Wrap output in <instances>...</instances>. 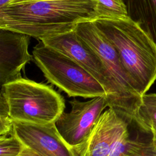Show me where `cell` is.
Listing matches in <instances>:
<instances>
[{
  "label": "cell",
  "mask_w": 156,
  "mask_h": 156,
  "mask_svg": "<svg viewBox=\"0 0 156 156\" xmlns=\"http://www.w3.org/2000/svg\"><path fill=\"white\" fill-rule=\"evenodd\" d=\"M97 0L35 1L0 7V29L43 39L74 30L97 17Z\"/></svg>",
  "instance_id": "6da1fadb"
},
{
  "label": "cell",
  "mask_w": 156,
  "mask_h": 156,
  "mask_svg": "<svg viewBox=\"0 0 156 156\" xmlns=\"http://www.w3.org/2000/svg\"><path fill=\"white\" fill-rule=\"evenodd\" d=\"M93 21L116 48L138 92L146 93L156 80V43L129 17Z\"/></svg>",
  "instance_id": "7a4b0ae2"
},
{
  "label": "cell",
  "mask_w": 156,
  "mask_h": 156,
  "mask_svg": "<svg viewBox=\"0 0 156 156\" xmlns=\"http://www.w3.org/2000/svg\"><path fill=\"white\" fill-rule=\"evenodd\" d=\"M10 115L14 121L49 124L55 123L64 112L63 97L46 83L20 78L1 86Z\"/></svg>",
  "instance_id": "3957f363"
},
{
  "label": "cell",
  "mask_w": 156,
  "mask_h": 156,
  "mask_svg": "<svg viewBox=\"0 0 156 156\" xmlns=\"http://www.w3.org/2000/svg\"><path fill=\"white\" fill-rule=\"evenodd\" d=\"M74 31L93 49L108 71L116 91L113 109L128 122H132L142 96L125 71L116 48L93 20L79 23Z\"/></svg>",
  "instance_id": "277c9868"
},
{
  "label": "cell",
  "mask_w": 156,
  "mask_h": 156,
  "mask_svg": "<svg viewBox=\"0 0 156 156\" xmlns=\"http://www.w3.org/2000/svg\"><path fill=\"white\" fill-rule=\"evenodd\" d=\"M32 56L48 81L69 97L87 99L107 96L102 84L85 68L41 41L34 47Z\"/></svg>",
  "instance_id": "5b68a950"
},
{
  "label": "cell",
  "mask_w": 156,
  "mask_h": 156,
  "mask_svg": "<svg viewBox=\"0 0 156 156\" xmlns=\"http://www.w3.org/2000/svg\"><path fill=\"white\" fill-rule=\"evenodd\" d=\"M41 41L46 46L68 57L95 77L107 93L108 108H114L116 91L108 71L96 54L74 30L45 38Z\"/></svg>",
  "instance_id": "8992f818"
},
{
  "label": "cell",
  "mask_w": 156,
  "mask_h": 156,
  "mask_svg": "<svg viewBox=\"0 0 156 156\" xmlns=\"http://www.w3.org/2000/svg\"><path fill=\"white\" fill-rule=\"evenodd\" d=\"M71 110L63 112L55 122L60 135L73 149L82 145L109 103L107 95L87 101H69Z\"/></svg>",
  "instance_id": "52a82bcc"
},
{
  "label": "cell",
  "mask_w": 156,
  "mask_h": 156,
  "mask_svg": "<svg viewBox=\"0 0 156 156\" xmlns=\"http://www.w3.org/2000/svg\"><path fill=\"white\" fill-rule=\"evenodd\" d=\"M13 133L40 156H76L58 132L55 123L37 124L13 121Z\"/></svg>",
  "instance_id": "ba28073f"
},
{
  "label": "cell",
  "mask_w": 156,
  "mask_h": 156,
  "mask_svg": "<svg viewBox=\"0 0 156 156\" xmlns=\"http://www.w3.org/2000/svg\"><path fill=\"white\" fill-rule=\"evenodd\" d=\"M128 132V122L108 108L102 113L87 140L74 151L76 156H109L117 141Z\"/></svg>",
  "instance_id": "9c48e42d"
},
{
  "label": "cell",
  "mask_w": 156,
  "mask_h": 156,
  "mask_svg": "<svg viewBox=\"0 0 156 156\" xmlns=\"http://www.w3.org/2000/svg\"><path fill=\"white\" fill-rule=\"evenodd\" d=\"M30 36L0 29L1 85L21 78V71L33 60L28 51Z\"/></svg>",
  "instance_id": "30bf717a"
},
{
  "label": "cell",
  "mask_w": 156,
  "mask_h": 156,
  "mask_svg": "<svg viewBox=\"0 0 156 156\" xmlns=\"http://www.w3.org/2000/svg\"><path fill=\"white\" fill-rule=\"evenodd\" d=\"M129 18L156 43V0H122Z\"/></svg>",
  "instance_id": "8fae6325"
},
{
  "label": "cell",
  "mask_w": 156,
  "mask_h": 156,
  "mask_svg": "<svg viewBox=\"0 0 156 156\" xmlns=\"http://www.w3.org/2000/svg\"><path fill=\"white\" fill-rule=\"evenodd\" d=\"M141 130L151 133L156 130V93H145L133 120Z\"/></svg>",
  "instance_id": "7c38bea8"
},
{
  "label": "cell",
  "mask_w": 156,
  "mask_h": 156,
  "mask_svg": "<svg viewBox=\"0 0 156 156\" xmlns=\"http://www.w3.org/2000/svg\"><path fill=\"white\" fill-rule=\"evenodd\" d=\"M97 18H123L128 17L122 0H97Z\"/></svg>",
  "instance_id": "4fadbf2b"
},
{
  "label": "cell",
  "mask_w": 156,
  "mask_h": 156,
  "mask_svg": "<svg viewBox=\"0 0 156 156\" xmlns=\"http://www.w3.org/2000/svg\"><path fill=\"white\" fill-rule=\"evenodd\" d=\"M25 147L13 133L0 135V156H19Z\"/></svg>",
  "instance_id": "5bb4252c"
},
{
  "label": "cell",
  "mask_w": 156,
  "mask_h": 156,
  "mask_svg": "<svg viewBox=\"0 0 156 156\" xmlns=\"http://www.w3.org/2000/svg\"><path fill=\"white\" fill-rule=\"evenodd\" d=\"M13 120L3 93L0 94V135L7 136L13 133Z\"/></svg>",
  "instance_id": "9a60e30c"
},
{
  "label": "cell",
  "mask_w": 156,
  "mask_h": 156,
  "mask_svg": "<svg viewBox=\"0 0 156 156\" xmlns=\"http://www.w3.org/2000/svg\"><path fill=\"white\" fill-rule=\"evenodd\" d=\"M124 156H156V148L151 140L144 142L133 140V143Z\"/></svg>",
  "instance_id": "2e32d148"
},
{
  "label": "cell",
  "mask_w": 156,
  "mask_h": 156,
  "mask_svg": "<svg viewBox=\"0 0 156 156\" xmlns=\"http://www.w3.org/2000/svg\"><path fill=\"white\" fill-rule=\"evenodd\" d=\"M19 156H40V155L37 154L36 152H34L31 149L26 147Z\"/></svg>",
  "instance_id": "e0dca14e"
},
{
  "label": "cell",
  "mask_w": 156,
  "mask_h": 156,
  "mask_svg": "<svg viewBox=\"0 0 156 156\" xmlns=\"http://www.w3.org/2000/svg\"><path fill=\"white\" fill-rule=\"evenodd\" d=\"M60 1V0H13L9 4H16L28 1Z\"/></svg>",
  "instance_id": "ac0fdd59"
},
{
  "label": "cell",
  "mask_w": 156,
  "mask_h": 156,
  "mask_svg": "<svg viewBox=\"0 0 156 156\" xmlns=\"http://www.w3.org/2000/svg\"><path fill=\"white\" fill-rule=\"evenodd\" d=\"M151 134H152L151 141H152L153 145L154 146V147L156 148V130L153 131Z\"/></svg>",
  "instance_id": "d6986e66"
},
{
  "label": "cell",
  "mask_w": 156,
  "mask_h": 156,
  "mask_svg": "<svg viewBox=\"0 0 156 156\" xmlns=\"http://www.w3.org/2000/svg\"><path fill=\"white\" fill-rule=\"evenodd\" d=\"M13 0H0V7H4L9 3H10Z\"/></svg>",
  "instance_id": "ffe728a7"
}]
</instances>
